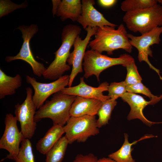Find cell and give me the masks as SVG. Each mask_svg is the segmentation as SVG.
<instances>
[{"instance_id":"1","label":"cell","mask_w":162,"mask_h":162,"mask_svg":"<svg viewBox=\"0 0 162 162\" xmlns=\"http://www.w3.org/2000/svg\"><path fill=\"white\" fill-rule=\"evenodd\" d=\"M115 27L108 26L96 27L95 38L88 44L91 50L100 53L106 52L109 55L119 49L131 53L133 46L129 42L124 25L121 24L117 29Z\"/></svg>"},{"instance_id":"2","label":"cell","mask_w":162,"mask_h":162,"mask_svg":"<svg viewBox=\"0 0 162 162\" xmlns=\"http://www.w3.org/2000/svg\"><path fill=\"white\" fill-rule=\"evenodd\" d=\"M81 31L80 27L76 25H68L63 28L61 36L62 44L54 53L55 55L54 60L43 74L45 79L56 80L70 69V66L66 62L70 54V49Z\"/></svg>"},{"instance_id":"3","label":"cell","mask_w":162,"mask_h":162,"mask_svg":"<svg viewBox=\"0 0 162 162\" xmlns=\"http://www.w3.org/2000/svg\"><path fill=\"white\" fill-rule=\"evenodd\" d=\"M76 97L61 91L54 94L50 100L46 101L36 112L35 121L37 123L48 118L52 120L53 124L64 126L70 117V110Z\"/></svg>"},{"instance_id":"4","label":"cell","mask_w":162,"mask_h":162,"mask_svg":"<svg viewBox=\"0 0 162 162\" xmlns=\"http://www.w3.org/2000/svg\"><path fill=\"white\" fill-rule=\"evenodd\" d=\"M123 20L130 31L144 34L162 26V6L158 4L145 9L126 12Z\"/></svg>"},{"instance_id":"5","label":"cell","mask_w":162,"mask_h":162,"mask_svg":"<svg viewBox=\"0 0 162 162\" xmlns=\"http://www.w3.org/2000/svg\"><path fill=\"white\" fill-rule=\"evenodd\" d=\"M83 61L84 77L87 79L94 75L99 82V75L104 70L118 65L126 67L128 64L134 61V59L127 54L121 55L118 58H111L91 49L86 52Z\"/></svg>"},{"instance_id":"6","label":"cell","mask_w":162,"mask_h":162,"mask_svg":"<svg viewBox=\"0 0 162 162\" xmlns=\"http://www.w3.org/2000/svg\"><path fill=\"white\" fill-rule=\"evenodd\" d=\"M95 116H70L63 127L69 144L75 141L85 142L92 136L100 133Z\"/></svg>"},{"instance_id":"7","label":"cell","mask_w":162,"mask_h":162,"mask_svg":"<svg viewBox=\"0 0 162 162\" xmlns=\"http://www.w3.org/2000/svg\"><path fill=\"white\" fill-rule=\"evenodd\" d=\"M17 29L21 32L23 43L19 52L14 56H7L5 60L10 62L16 60H22L28 63L31 67L34 74L40 77L46 70L44 65L37 61L34 58L30 46V41L38 31V26L35 24L29 26L21 25Z\"/></svg>"},{"instance_id":"8","label":"cell","mask_w":162,"mask_h":162,"mask_svg":"<svg viewBox=\"0 0 162 162\" xmlns=\"http://www.w3.org/2000/svg\"><path fill=\"white\" fill-rule=\"evenodd\" d=\"M26 97L23 102L15 105L14 113L24 138L30 140L34 136L36 129L37 123L34 117L37 108L32 100V89L26 88Z\"/></svg>"},{"instance_id":"9","label":"cell","mask_w":162,"mask_h":162,"mask_svg":"<svg viewBox=\"0 0 162 162\" xmlns=\"http://www.w3.org/2000/svg\"><path fill=\"white\" fill-rule=\"evenodd\" d=\"M4 120L5 128L0 140V148L7 150L9 154L1 161L6 159L15 161L20 151V144L25 138L18 128L15 116L10 113L7 114Z\"/></svg>"},{"instance_id":"10","label":"cell","mask_w":162,"mask_h":162,"mask_svg":"<svg viewBox=\"0 0 162 162\" xmlns=\"http://www.w3.org/2000/svg\"><path fill=\"white\" fill-rule=\"evenodd\" d=\"M162 33V26L156 28L151 31L136 36L128 34L129 42L132 46L135 47L138 52V58L140 62L144 61L147 63L150 68L155 71L162 80L160 75V70L155 68L150 62L148 57H152V52L150 46L154 44H158L161 41L160 36Z\"/></svg>"},{"instance_id":"11","label":"cell","mask_w":162,"mask_h":162,"mask_svg":"<svg viewBox=\"0 0 162 162\" xmlns=\"http://www.w3.org/2000/svg\"><path fill=\"white\" fill-rule=\"evenodd\" d=\"M26 79L27 82L34 89L32 100L37 109H38L49 97L60 92L68 85L70 76L65 75L52 82L47 83L38 82L35 78L28 75L26 76Z\"/></svg>"},{"instance_id":"12","label":"cell","mask_w":162,"mask_h":162,"mask_svg":"<svg viewBox=\"0 0 162 162\" xmlns=\"http://www.w3.org/2000/svg\"><path fill=\"white\" fill-rule=\"evenodd\" d=\"M87 34L82 40L80 35L76 38L74 44V50L70 53L67 62L69 65H72V68L70 76L69 87H71L75 77L79 73L83 71L82 62L86 52V50L91 37L94 35L96 27H88L85 29Z\"/></svg>"},{"instance_id":"13","label":"cell","mask_w":162,"mask_h":162,"mask_svg":"<svg viewBox=\"0 0 162 162\" xmlns=\"http://www.w3.org/2000/svg\"><path fill=\"white\" fill-rule=\"evenodd\" d=\"M82 13L77 21L85 29L89 26L97 27L105 26L114 27L117 26L109 22L103 14L94 8V0H82Z\"/></svg>"},{"instance_id":"14","label":"cell","mask_w":162,"mask_h":162,"mask_svg":"<svg viewBox=\"0 0 162 162\" xmlns=\"http://www.w3.org/2000/svg\"><path fill=\"white\" fill-rule=\"evenodd\" d=\"M109 84L105 82L101 83L97 87L87 85L84 77L80 78V83L77 86L65 87L61 92L63 94L85 98L96 99L102 102L110 99L108 95H105L103 92L108 91Z\"/></svg>"},{"instance_id":"15","label":"cell","mask_w":162,"mask_h":162,"mask_svg":"<svg viewBox=\"0 0 162 162\" xmlns=\"http://www.w3.org/2000/svg\"><path fill=\"white\" fill-rule=\"evenodd\" d=\"M121 98L124 102L128 103L130 107V110L127 116L128 120L138 119L149 127L154 124L162 123V122H154L149 120L143 114V110L147 106L154 104L152 100L147 101L140 95L128 92Z\"/></svg>"},{"instance_id":"16","label":"cell","mask_w":162,"mask_h":162,"mask_svg":"<svg viewBox=\"0 0 162 162\" xmlns=\"http://www.w3.org/2000/svg\"><path fill=\"white\" fill-rule=\"evenodd\" d=\"M103 102L96 99L77 96L70 110V116H95Z\"/></svg>"},{"instance_id":"17","label":"cell","mask_w":162,"mask_h":162,"mask_svg":"<svg viewBox=\"0 0 162 162\" xmlns=\"http://www.w3.org/2000/svg\"><path fill=\"white\" fill-rule=\"evenodd\" d=\"M64 133L63 126L53 124L37 143V150L41 154L46 155Z\"/></svg>"},{"instance_id":"18","label":"cell","mask_w":162,"mask_h":162,"mask_svg":"<svg viewBox=\"0 0 162 162\" xmlns=\"http://www.w3.org/2000/svg\"><path fill=\"white\" fill-rule=\"evenodd\" d=\"M82 12V4L80 0H62L58 6L56 15L62 20L69 19L77 21Z\"/></svg>"},{"instance_id":"19","label":"cell","mask_w":162,"mask_h":162,"mask_svg":"<svg viewBox=\"0 0 162 162\" xmlns=\"http://www.w3.org/2000/svg\"><path fill=\"white\" fill-rule=\"evenodd\" d=\"M128 136L127 134H124V140L123 145L118 150L110 154L109 158L116 162H136L131 155V153L134 149L132 146L143 140L155 137L152 134H146L139 140L130 143L128 140Z\"/></svg>"},{"instance_id":"20","label":"cell","mask_w":162,"mask_h":162,"mask_svg":"<svg viewBox=\"0 0 162 162\" xmlns=\"http://www.w3.org/2000/svg\"><path fill=\"white\" fill-rule=\"evenodd\" d=\"M21 76L17 74L14 77L8 76L0 69V99L14 94L17 89L21 87Z\"/></svg>"},{"instance_id":"21","label":"cell","mask_w":162,"mask_h":162,"mask_svg":"<svg viewBox=\"0 0 162 162\" xmlns=\"http://www.w3.org/2000/svg\"><path fill=\"white\" fill-rule=\"evenodd\" d=\"M68 144L65 136H62L46 154L45 162H62Z\"/></svg>"},{"instance_id":"22","label":"cell","mask_w":162,"mask_h":162,"mask_svg":"<svg viewBox=\"0 0 162 162\" xmlns=\"http://www.w3.org/2000/svg\"><path fill=\"white\" fill-rule=\"evenodd\" d=\"M117 104L116 100L112 99L103 102L97 114L98 118L97 120V124L98 128L108 124L112 112Z\"/></svg>"},{"instance_id":"23","label":"cell","mask_w":162,"mask_h":162,"mask_svg":"<svg viewBox=\"0 0 162 162\" xmlns=\"http://www.w3.org/2000/svg\"><path fill=\"white\" fill-rule=\"evenodd\" d=\"M158 4L157 0H125L121 3V8L127 12L145 9Z\"/></svg>"},{"instance_id":"24","label":"cell","mask_w":162,"mask_h":162,"mask_svg":"<svg viewBox=\"0 0 162 162\" xmlns=\"http://www.w3.org/2000/svg\"><path fill=\"white\" fill-rule=\"evenodd\" d=\"M15 162H35L32 143L28 139H24L21 144L20 151Z\"/></svg>"},{"instance_id":"25","label":"cell","mask_w":162,"mask_h":162,"mask_svg":"<svg viewBox=\"0 0 162 162\" xmlns=\"http://www.w3.org/2000/svg\"><path fill=\"white\" fill-rule=\"evenodd\" d=\"M127 92L136 93H138L144 94L148 97L154 102V104L157 103L162 99V95L157 97L153 95L148 88L144 86L142 82L127 86Z\"/></svg>"},{"instance_id":"26","label":"cell","mask_w":162,"mask_h":162,"mask_svg":"<svg viewBox=\"0 0 162 162\" xmlns=\"http://www.w3.org/2000/svg\"><path fill=\"white\" fill-rule=\"evenodd\" d=\"M125 67L127 74L124 81L127 86L141 82L142 78L139 74L134 61L128 64Z\"/></svg>"},{"instance_id":"27","label":"cell","mask_w":162,"mask_h":162,"mask_svg":"<svg viewBox=\"0 0 162 162\" xmlns=\"http://www.w3.org/2000/svg\"><path fill=\"white\" fill-rule=\"evenodd\" d=\"M127 87L124 81L118 82L111 83L108 88V95L110 99L116 100L127 92Z\"/></svg>"},{"instance_id":"28","label":"cell","mask_w":162,"mask_h":162,"mask_svg":"<svg viewBox=\"0 0 162 162\" xmlns=\"http://www.w3.org/2000/svg\"><path fill=\"white\" fill-rule=\"evenodd\" d=\"M27 6L26 1L21 4H16L9 0H0V17L7 15L16 9L25 8Z\"/></svg>"},{"instance_id":"29","label":"cell","mask_w":162,"mask_h":162,"mask_svg":"<svg viewBox=\"0 0 162 162\" xmlns=\"http://www.w3.org/2000/svg\"><path fill=\"white\" fill-rule=\"evenodd\" d=\"M98 160L96 156L90 153L86 155L78 154L72 162H98Z\"/></svg>"},{"instance_id":"30","label":"cell","mask_w":162,"mask_h":162,"mask_svg":"<svg viewBox=\"0 0 162 162\" xmlns=\"http://www.w3.org/2000/svg\"><path fill=\"white\" fill-rule=\"evenodd\" d=\"M99 3L103 7L108 8L112 6L116 2V0H99Z\"/></svg>"},{"instance_id":"31","label":"cell","mask_w":162,"mask_h":162,"mask_svg":"<svg viewBox=\"0 0 162 162\" xmlns=\"http://www.w3.org/2000/svg\"><path fill=\"white\" fill-rule=\"evenodd\" d=\"M61 1L60 0H52L53 4L52 12L53 16L56 15L58 6Z\"/></svg>"},{"instance_id":"32","label":"cell","mask_w":162,"mask_h":162,"mask_svg":"<svg viewBox=\"0 0 162 162\" xmlns=\"http://www.w3.org/2000/svg\"><path fill=\"white\" fill-rule=\"evenodd\" d=\"M98 162H116L109 158H103L98 159Z\"/></svg>"},{"instance_id":"33","label":"cell","mask_w":162,"mask_h":162,"mask_svg":"<svg viewBox=\"0 0 162 162\" xmlns=\"http://www.w3.org/2000/svg\"><path fill=\"white\" fill-rule=\"evenodd\" d=\"M157 2L159 4H162V0H158Z\"/></svg>"}]
</instances>
